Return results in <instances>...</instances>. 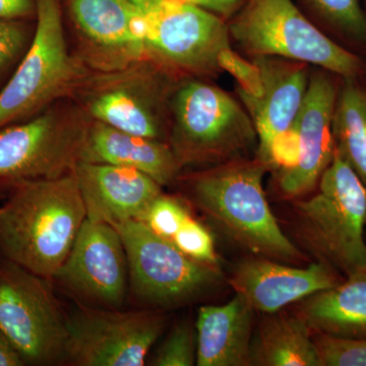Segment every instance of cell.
<instances>
[{
	"mask_svg": "<svg viewBox=\"0 0 366 366\" xmlns=\"http://www.w3.org/2000/svg\"><path fill=\"white\" fill-rule=\"evenodd\" d=\"M67 322L52 282L0 254V331L26 365H64Z\"/></svg>",
	"mask_w": 366,
	"mask_h": 366,
	"instance_id": "obj_8",
	"label": "cell"
},
{
	"mask_svg": "<svg viewBox=\"0 0 366 366\" xmlns=\"http://www.w3.org/2000/svg\"><path fill=\"white\" fill-rule=\"evenodd\" d=\"M335 147L366 187V86L344 79L333 117Z\"/></svg>",
	"mask_w": 366,
	"mask_h": 366,
	"instance_id": "obj_23",
	"label": "cell"
},
{
	"mask_svg": "<svg viewBox=\"0 0 366 366\" xmlns=\"http://www.w3.org/2000/svg\"><path fill=\"white\" fill-rule=\"evenodd\" d=\"M139 11L147 59L173 76L220 71L218 56L230 47L224 19L177 0H131Z\"/></svg>",
	"mask_w": 366,
	"mask_h": 366,
	"instance_id": "obj_9",
	"label": "cell"
},
{
	"mask_svg": "<svg viewBox=\"0 0 366 366\" xmlns=\"http://www.w3.org/2000/svg\"><path fill=\"white\" fill-rule=\"evenodd\" d=\"M231 37L252 57H277L358 79L362 60L330 39L292 0H245L228 25Z\"/></svg>",
	"mask_w": 366,
	"mask_h": 366,
	"instance_id": "obj_6",
	"label": "cell"
},
{
	"mask_svg": "<svg viewBox=\"0 0 366 366\" xmlns=\"http://www.w3.org/2000/svg\"><path fill=\"white\" fill-rule=\"evenodd\" d=\"M112 226L127 252L129 293L144 308L182 307L220 283L222 272L219 266L187 257L142 221L127 220Z\"/></svg>",
	"mask_w": 366,
	"mask_h": 366,
	"instance_id": "obj_11",
	"label": "cell"
},
{
	"mask_svg": "<svg viewBox=\"0 0 366 366\" xmlns=\"http://www.w3.org/2000/svg\"><path fill=\"white\" fill-rule=\"evenodd\" d=\"M317 184L314 197L295 202L302 237L344 278L366 272L365 185L337 151Z\"/></svg>",
	"mask_w": 366,
	"mask_h": 366,
	"instance_id": "obj_5",
	"label": "cell"
},
{
	"mask_svg": "<svg viewBox=\"0 0 366 366\" xmlns=\"http://www.w3.org/2000/svg\"><path fill=\"white\" fill-rule=\"evenodd\" d=\"M300 158V136L295 124L287 131L278 134L269 146L267 165L278 173L293 169Z\"/></svg>",
	"mask_w": 366,
	"mask_h": 366,
	"instance_id": "obj_31",
	"label": "cell"
},
{
	"mask_svg": "<svg viewBox=\"0 0 366 366\" xmlns=\"http://www.w3.org/2000/svg\"><path fill=\"white\" fill-rule=\"evenodd\" d=\"M190 215V209L183 199L162 192L154 199L139 221L146 224L156 234L171 242Z\"/></svg>",
	"mask_w": 366,
	"mask_h": 366,
	"instance_id": "obj_26",
	"label": "cell"
},
{
	"mask_svg": "<svg viewBox=\"0 0 366 366\" xmlns=\"http://www.w3.org/2000/svg\"><path fill=\"white\" fill-rule=\"evenodd\" d=\"M322 366H366V338L312 335Z\"/></svg>",
	"mask_w": 366,
	"mask_h": 366,
	"instance_id": "obj_27",
	"label": "cell"
},
{
	"mask_svg": "<svg viewBox=\"0 0 366 366\" xmlns=\"http://www.w3.org/2000/svg\"><path fill=\"white\" fill-rule=\"evenodd\" d=\"M79 59L92 71H122L147 59L141 19L131 0H66Z\"/></svg>",
	"mask_w": 366,
	"mask_h": 366,
	"instance_id": "obj_14",
	"label": "cell"
},
{
	"mask_svg": "<svg viewBox=\"0 0 366 366\" xmlns=\"http://www.w3.org/2000/svg\"><path fill=\"white\" fill-rule=\"evenodd\" d=\"M317 13L348 39L366 46V14L360 0H308Z\"/></svg>",
	"mask_w": 366,
	"mask_h": 366,
	"instance_id": "obj_24",
	"label": "cell"
},
{
	"mask_svg": "<svg viewBox=\"0 0 366 366\" xmlns=\"http://www.w3.org/2000/svg\"><path fill=\"white\" fill-rule=\"evenodd\" d=\"M0 366H26L18 351L0 331Z\"/></svg>",
	"mask_w": 366,
	"mask_h": 366,
	"instance_id": "obj_34",
	"label": "cell"
},
{
	"mask_svg": "<svg viewBox=\"0 0 366 366\" xmlns=\"http://www.w3.org/2000/svg\"><path fill=\"white\" fill-rule=\"evenodd\" d=\"M86 218L74 170L20 183L0 207V254L51 281Z\"/></svg>",
	"mask_w": 366,
	"mask_h": 366,
	"instance_id": "obj_2",
	"label": "cell"
},
{
	"mask_svg": "<svg viewBox=\"0 0 366 366\" xmlns=\"http://www.w3.org/2000/svg\"><path fill=\"white\" fill-rule=\"evenodd\" d=\"M218 66L229 72L239 84L238 90L247 95L257 98L264 92V83L259 66L254 61H247L230 47L225 48L219 54Z\"/></svg>",
	"mask_w": 366,
	"mask_h": 366,
	"instance_id": "obj_29",
	"label": "cell"
},
{
	"mask_svg": "<svg viewBox=\"0 0 366 366\" xmlns=\"http://www.w3.org/2000/svg\"><path fill=\"white\" fill-rule=\"evenodd\" d=\"M312 335L298 314H269L252 337L250 365L322 366Z\"/></svg>",
	"mask_w": 366,
	"mask_h": 366,
	"instance_id": "obj_22",
	"label": "cell"
},
{
	"mask_svg": "<svg viewBox=\"0 0 366 366\" xmlns=\"http://www.w3.org/2000/svg\"><path fill=\"white\" fill-rule=\"evenodd\" d=\"M86 219L114 224L141 220L163 187L141 171L79 161L74 168Z\"/></svg>",
	"mask_w": 366,
	"mask_h": 366,
	"instance_id": "obj_17",
	"label": "cell"
},
{
	"mask_svg": "<svg viewBox=\"0 0 366 366\" xmlns=\"http://www.w3.org/2000/svg\"><path fill=\"white\" fill-rule=\"evenodd\" d=\"M174 78L144 59L122 71H92L71 99L96 122L165 141Z\"/></svg>",
	"mask_w": 366,
	"mask_h": 366,
	"instance_id": "obj_10",
	"label": "cell"
},
{
	"mask_svg": "<svg viewBox=\"0 0 366 366\" xmlns=\"http://www.w3.org/2000/svg\"><path fill=\"white\" fill-rule=\"evenodd\" d=\"M168 137L182 169L234 160L257 143L249 112L222 89L199 79L175 86Z\"/></svg>",
	"mask_w": 366,
	"mask_h": 366,
	"instance_id": "obj_4",
	"label": "cell"
},
{
	"mask_svg": "<svg viewBox=\"0 0 366 366\" xmlns=\"http://www.w3.org/2000/svg\"><path fill=\"white\" fill-rule=\"evenodd\" d=\"M338 91L331 78L317 74L308 81L307 94L295 125L300 136V158L293 169L278 173L281 194L289 199L305 196L317 187L333 161V117Z\"/></svg>",
	"mask_w": 366,
	"mask_h": 366,
	"instance_id": "obj_15",
	"label": "cell"
},
{
	"mask_svg": "<svg viewBox=\"0 0 366 366\" xmlns=\"http://www.w3.org/2000/svg\"><path fill=\"white\" fill-rule=\"evenodd\" d=\"M31 39L24 21L0 19V76L23 56Z\"/></svg>",
	"mask_w": 366,
	"mask_h": 366,
	"instance_id": "obj_30",
	"label": "cell"
},
{
	"mask_svg": "<svg viewBox=\"0 0 366 366\" xmlns=\"http://www.w3.org/2000/svg\"><path fill=\"white\" fill-rule=\"evenodd\" d=\"M165 326V315L159 310L78 305L69 315L64 365L143 366Z\"/></svg>",
	"mask_w": 366,
	"mask_h": 366,
	"instance_id": "obj_12",
	"label": "cell"
},
{
	"mask_svg": "<svg viewBox=\"0 0 366 366\" xmlns=\"http://www.w3.org/2000/svg\"><path fill=\"white\" fill-rule=\"evenodd\" d=\"M254 61L261 71L264 92L254 98L237 91L257 131V158L267 165L274 137L295 124L310 79L305 64L301 62L277 57H254Z\"/></svg>",
	"mask_w": 366,
	"mask_h": 366,
	"instance_id": "obj_18",
	"label": "cell"
},
{
	"mask_svg": "<svg viewBox=\"0 0 366 366\" xmlns=\"http://www.w3.org/2000/svg\"><path fill=\"white\" fill-rule=\"evenodd\" d=\"M171 242L187 257L206 264H218L214 239L208 229L190 215Z\"/></svg>",
	"mask_w": 366,
	"mask_h": 366,
	"instance_id": "obj_28",
	"label": "cell"
},
{
	"mask_svg": "<svg viewBox=\"0 0 366 366\" xmlns=\"http://www.w3.org/2000/svg\"><path fill=\"white\" fill-rule=\"evenodd\" d=\"M255 310L242 296L199 310L197 366H249Z\"/></svg>",
	"mask_w": 366,
	"mask_h": 366,
	"instance_id": "obj_20",
	"label": "cell"
},
{
	"mask_svg": "<svg viewBox=\"0 0 366 366\" xmlns=\"http://www.w3.org/2000/svg\"><path fill=\"white\" fill-rule=\"evenodd\" d=\"M269 167L259 159L237 158L182 178L190 204L233 244L281 262L305 259L279 226L264 194Z\"/></svg>",
	"mask_w": 366,
	"mask_h": 366,
	"instance_id": "obj_1",
	"label": "cell"
},
{
	"mask_svg": "<svg viewBox=\"0 0 366 366\" xmlns=\"http://www.w3.org/2000/svg\"><path fill=\"white\" fill-rule=\"evenodd\" d=\"M343 280L339 272L322 261L298 268L257 257L239 262L229 284L255 312L269 315L334 287Z\"/></svg>",
	"mask_w": 366,
	"mask_h": 366,
	"instance_id": "obj_16",
	"label": "cell"
},
{
	"mask_svg": "<svg viewBox=\"0 0 366 366\" xmlns=\"http://www.w3.org/2000/svg\"><path fill=\"white\" fill-rule=\"evenodd\" d=\"M51 282L81 307L122 310L129 295V264L117 229L86 218Z\"/></svg>",
	"mask_w": 366,
	"mask_h": 366,
	"instance_id": "obj_13",
	"label": "cell"
},
{
	"mask_svg": "<svg viewBox=\"0 0 366 366\" xmlns=\"http://www.w3.org/2000/svg\"><path fill=\"white\" fill-rule=\"evenodd\" d=\"M149 365L192 366L197 365V331L189 320L178 322L159 347Z\"/></svg>",
	"mask_w": 366,
	"mask_h": 366,
	"instance_id": "obj_25",
	"label": "cell"
},
{
	"mask_svg": "<svg viewBox=\"0 0 366 366\" xmlns=\"http://www.w3.org/2000/svg\"><path fill=\"white\" fill-rule=\"evenodd\" d=\"M296 314L312 333L366 338V272L301 300Z\"/></svg>",
	"mask_w": 366,
	"mask_h": 366,
	"instance_id": "obj_21",
	"label": "cell"
},
{
	"mask_svg": "<svg viewBox=\"0 0 366 366\" xmlns=\"http://www.w3.org/2000/svg\"><path fill=\"white\" fill-rule=\"evenodd\" d=\"M91 122L69 98L0 129V194H9L20 183L71 173L79 162Z\"/></svg>",
	"mask_w": 366,
	"mask_h": 366,
	"instance_id": "obj_7",
	"label": "cell"
},
{
	"mask_svg": "<svg viewBox=\"0 0 366 366\" xmlns=\"http://www.w3.org/2000/svg\"><path fill=\"white\" fill-rule=\"evenodd\" d=\"M35 31L20 64L0 91V129L74 97L91 69L69 51L61 0H36Z\"/></svg>",
	"mask_w": 366,
	"mask_h": 366,
	"instance_id": "obj_3",
	"label": "cell"
},
{
	"mask_svg": "<svg viewBox=\"0 0 366 366\" xmlns=\"http://www.w3.org/2000/svg\"><path fill=\"white\" fill-rule=\"evenodd\" d=\"M79 161L134 168L162 187L177 182L182 170L167 142L120 131L93 119Z\"/></svg>",
	"mask_w": 366,
	"mask_h": 366,
	"instance_id": "obj_19",
	"label": "cell"
},
{
	"mask_svg": "<svg viewBox=\"0 0 366 366\" xmlns=\"http://www.w3.org/2000/svg\"><path fill=\"white\" fill-rule=\"evenodd\" d=\"M177 1L202 7L225 19L234 16L244 4L245 0H177Z\"/></svg>",
	"mask_w": 366,
	"mask_h": 366,
	"instance_id": "obj_33",
	"label": "cell"
},
{
	"mask_svg": "<svg viewBox=\"0 0 366 366\" xmlns=\"http://www.w3.org/2000/svg\"><path fill=\"white\" fill-rule=\"evenodd\" d=\"M36 16V0H0V19L26 20Z\"/></svg>",
	"mask_w": 366,
	"mask_h": 366,
	"instance_id": "obj_32",
	"label": "cell"
}]
</instances>
